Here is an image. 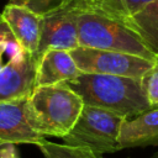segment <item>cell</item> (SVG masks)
<instances>
[{"label": "cell", "mask_w": 158, "mask_h": 158, "mask_svg": "<svg viewBox=\"0 0 158 158\" xmlns=\"http://www.w3.org/2000/svg\"><path fill=\"white\" fill-rule=\"evenodd\" d=\"M65 84L83 99L84 105L101 107L126 118H132L152 109L141 80L133 78L81 73Z\"/></svg>", "instance_id": "obj_1"}, {"label": "cell", "mask_w": 158, "mask_h": 158, "mask_svg": "<svg viewBox=\"0 0 158 158\" xmlns=\"http://www.w3.org/2000/svg\"><path fill=\"white\" fill-rule=\"evenodd\" d=\"M83 107V99L65 83L36 86L27 98L28 121L43 137L63 138L75 125Z\"/></svg>", "instance_id": "obj_2"}, {"label": "cell", "mask_w": 158, "mask_h": 158, "mask_svg": "<svg viewBox=\"0 0 158 158\" xmlns=\"http://www.w3.org/2000/svg\"><path fill=\"white\" fill-rule=\"evenodd\" d=\"M78 38L79 47L130 53L154 62L158 59L126 25L91 11L80 10Z\"/></svg>", "instance_id": "obj_3"}, {"label": "cell", "mask_w": 158, "mask_h": 158, "mask_svg": "<svg viewBox=\"0 0 158 158\" xmlns=\"http://www.w3.org/2000/svg\"><path fill=\"white\" fill-rule=\"evenodd\" d=\"M126 117L91 105H84L75 125L62 139L65 144L83 147L98 156L120 151L118 135Z\"/></svg>", "instance_id": "obj_4"}, {"label": "cell", "mask_w": 158, "mask_h": 158, "mask_svg": "<svg viewBox=\"0 0 158 158\" xmlns=\"http://www.w3.org/2000/svg\"><path fill=\"white\" fill-rule=\"evenodd\" d=\"M70 54L81 73L118 75L137 80H141L142 77L157 64L154 60H148L130 53L86 47H78L70 51Z\"/></svg>", "instance_id": "obj_5"}, {"label": "cell", "mask_w": 158, "mask_h": 158, "mask_svg": "<svg viewBox=\"0 0 158 158\" xmlns=\"http://www.w3.org/2000/svg\"><path fill=\"white\" fill-rule=\"evenodd\" d=\"M80 7L72 0L69 4L42 16L41 38L37 58L48 49L73 51L79 47L78 15Z\"/></svg>", "instance_id": "obj_6"}, {"label": "cell", "mask_w": 158, "mask_h": 158, "mask_svg": "<svg viewBox=\"0 0 158 158\" xmlns=\"http://www.w3.org/2000/svg\"><path fill=\"white\" fill-rule=\"evenodd\" d=\"M38 60L25 49L0 70V101L27 99L36 88Z\"/></svg>", "instance_id": "obj_7"}, {"label": "cell", "mask_w": 158, "mask_h": 158, "mask_svg": "<svg viewBox=\"0 0 158 158\" xmlns=\"http://www.w3.org/2000/svg\"><path fill=\"white\" fill-rule=\"evenodd\" d=\"M43 138L28 121L27 99L0 101V141L2 143L37 144Z\"/></svg>", "instance_id": "obj_8"}, {"label": "cell", "mask_w": 158, "mask_h": 158, "mask_svg": "<svg viewBox=\"0 0 158 158\" xmlns=\"http://www.w3.org/2000/svg\"><path fill=\"white\" fill-rule=\"evenodd\" d=\"M1 16L22 49L37 58L42 16L25 6L11 2L4 7Z\"/></svg>", "instance_id": "obj_9"}, {"label": "cell", "mask_w": 158, "mask_h": 158, "mask_svg": "<svg viewBox=\"0 0 158 158\" xmlns=\"http://www.w3.org/2000/svg\"><path fill=\"white\" fill-rule=\"evenodd\" d=\"M80 74L81 72L69 51L48 49L38 60L36 86L70 81Z\"/></svg>", "instance_id": "obj_10"}, {"label": "cell", "mask_w": 158, "mask_h": 158, "mask_svg": "<svg viewBox=\"0 0 158 158\" xmlns=\"http://www.w3.org/2000/svg\"><path fill=\"white\" fill-rule=\"evenodd\" d=\"M121 149L132 147H158V107L126 118L118 135Z\"/></svg>", "instance_id": "obj_11"}, {"label": "cell", "mask_w": 158, "mask_h": 158, "mask_svg": "<svg viewBox=\"0 0 158 158\" xmlns=\"http://www.w3.org/2000/svg\"><path fill=\"white\" fill-rule=\"evenodd\" d=\"M123 25L133 31L158 58V0L147 4L138 12L128 17Z\"/></svg>", "instance_id": "obj_12"}, {"label": "cell", "mask_w": 158, "mask_h": 158, "mask_svg": "<svg viewBox=\"0 0 158 158\" xmlns=\"http://www.w3.org/2000/svg\"><path fill=\"white\" fill-rule=\"evenodd\" d=\"M151 1L153 0H74L84 11H91L122 23Z\"/></svg>", "instance_id": "obj_13"}, {"label": "cell", "mask_w": 158, "mask_h": 158, "mask_svg": "<svg viewBox=\"0 0 158 158\" xmlns=\"http://www.w3.org/2000/svg\"><path fill=\"white\" fill-rule=\"evenodd\" d=\"M44 158H100L101 156L95 154L93 151L83 147H75L69 144H59L51 141H47L46 138L41 139L36 144Z\"/></svg>", "instance_id": "obj_14"}, {"label": "cell", "mask_w": 158, "mask_h": 158, "mask_svg": "<svg viewBox=\"0 0 158 158\" xmlns=\"http://www.w3.org/2000/svg\"><path fill=\"white\" fill-rule=\"evenodd\" d=\"M70 1L72 0H10L11 4L25 6L41 16L54 11V10L69 4Z\"/></svg>", "instance_id": "obj_15"}, {"label": "cell", "mask_w": 158, "mask_h": 158, "mask_svg": "<svg viewBox=\"0 0 158 158\" xmlns=\"http://www.w3.org/2000/svg\"><path fill=\"white\" fill-rule=\"evenodd\" d=\"M141 84L152 109L158 107V63L142 77Z\"/></svg>", "instance_id": "obj_16"}, {"label": "cell", "mask_w": 158, "mask_h": 158, "mask_svg": "<svg viewBox=\"0 0 158 158\" xmlns=\"http://www.w3.org/2000/svg\"><path fill=\"white\" fill-rule=\"evenodd\" d=\"M22 51V47L16 41H0V70L7 64V60Z\"/></svg>", "instance_id": "obj_17"}, {"label": "cell", "mask_w": 158, "mask_h": 158, "mask_svg": "<svg viewBox=\"0 0 158 158\" xmlns=\"http://www.w3.org/2000/svg\"><path fill=\"white\" fill-rule=\"evenodd\" d=\"M0 158H20L15 143H2L0 146Z\"/></svg>", "instance_id": "obj_18"}, {"label": "cell", "mask_w": 158, "mask_h": 158, "mask_svg": "<svg viewBox=\"0 0 158 158\" xmlns=\"http://www.w3.org/2000/svg\"><path fill=\"white\" fill-rule=\"evenodd\" d=\"M0 41H16L12 32L10 31L9 26L4 20L0 21Z\"/></svg>", "instance_id": "obj_19"}, {"label": "cell", "mask_w": 158, "mask_h": 158, "mask_svg": "<svg viewBox=\"0 0 158 158\" xmlns=\"http://www.w3.org/2000/svg\"><path fill=\"white\" fill-rule=\"evenodd\" d=\"M100 158H104V157H102V156H101V157H100ZM152 158H158V153H156V154H154V156H153V157H152Z\"/></svg>", "instance_id": "obj_20"}, {"label": "cell", "mask_w": 158, "mask_h": 158, "mask_svg": "<svg viewBox=\"0 0 158 158\" xmlns=\"http://www.w3.org/2000/svg\"><path fill=\"white\" fill-rule=\"evenodd\" d=\"M0 21H2V16H1V14H0Z\"/></svg>", "instance_id": "obj_21"}, {"label": "cell", "mask_w": 158, "mask_h": 158, "mask_svg": "<svg viewBox=\"0 0 158 158\" xmlns=\"http://www.w3.org/2000/svg\"><path fill=\"white\" fill-rule=\"evenodd\" d=\"M1 144H2V142H1V141H0V146H1Z\"/></svg>", "instance_id": "obj_22"}, {"label": "cell", "mask_w": 158, "mask_h": 158, "mask_svg": "<svg viewBox=\"0 0 158 158\" xmlns=\"http://www.w3.org/2000/svg\"><path fill=\"white\" fill-rule=\"evenodd\" d=\"M157 63H158V59H157Z\"/></svg>", "instance_id": "obj_23"}]
</instances>
